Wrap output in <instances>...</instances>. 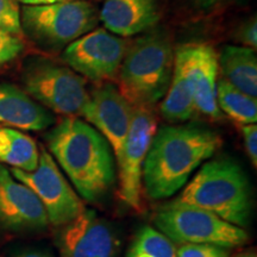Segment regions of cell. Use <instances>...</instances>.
I'll use <instances>...</instances> for the list:
<instances>
[{
    "label": "cell",
    "mask_w": 257,
    "mask_h": 257,
    "mask_svg": "<svg viewBox=\"0 0 257 257\" xmlns=\"http://www.w3.org/2000/svg\"><path fill=\"white\" fill-rule=\"evenodd\" d=\"M219 0H194V3L198 6H200L201 9H208L211 6L216 5Z\"/></svg>",
    "instance_id": "cell-29"
},
{
    "label": "cell",
    "mask_w": 257,
    "mask_h": 257,
    "mask_svg": "<svg viewBox=\"0 0 257 257\" xmlns=\"http://www.w3.org/2000/svg\"><path fill=\"white\" fill-rule=\"evenodd\" d=\"M126 42L106 29H94L66 47L64 62L82 78L107 81L119 72Z\"/></svg>",
    "instance_id": "cell-10"
},
{
    "label": "cell",
    "mask_w": 257,
    "mask_h": 257,
    "mask_svg": "<svg viewBox=\"0 0 257 257\" xmlns=\"http://www.w3.org/2000/svg\"><path fill=\"white\" fill-rule=\"evenodd\" d=\"M174 54L165 32L153 31L125 51L119 68V91L134 106H152L166 95Z\"/></svg>",
    "instance_id": "cell-4"
},
{
    "label": "cell",
    "mask_w": 257,
    "mask_h": 257,
    "mask_svg": "<svg viewBox=\"0 0 257 257\" xmlns=\"http://www.w3.org/2000/svg\"><path fill=\"white\" fill-rule=\"evenodd\" d=\"M38 157L40 150L30 136L17 128L0 126V162L32 172L38 165Z\"/></svg>",
    "instance_id": "cell-18"
},
{
    "label": "cell",
    "mask_w": 257,
    "mask_h": 257,
    "mask_svg": "<svg viewBox=\"0 0 257 257\" xmlns=\"http://www.w3.org/2000/svg\"><path fill=\"white\" fill-rule=\"evenodd\" d=\"M55 121L48 108L25 91L11 83L0 82V126L25 131L46 130Z\"/></svg>",
    "instance_id": "cell-16"
},
{
    "label": "cell",
    "mask_w": 257,
    "mask_h": 257,
    "mask_svg": "<svg viewBox=\"0 0 257 257\" xmlns=\"http://www.w3.org/2000/svg\"><path fill=\"white\" fill-rule=\"evenodd\" d=\"M16 2L23 3L24 5H44L51 4V3L63 2V0H16Z\"/></svg>",
    "instance_id": "cell-28"
},
{
    "label": "cell",
    "mask_w": 257,
    "mask_h": 257,
    "mask_svg": "<svg viewBox=\"0 0 257 257\" xmlns=\"http://www.w3.org/2000/svg\"><path fill=\"white\" fill-rule=\"evenodd\" d=\"M0 30L16 36L22 32L21 9L16 0H0Z\"/></svg>",
    "instance_id": "cell-22"
},
{
    "label": "cell",
    "mask_w": 257,
    "mask_h": 257,
    "mask_svg": "<svg viewBox=\"0 0 257 257\" xmlns=\"http://www.w3.org/2000/svg\"><path fill=\"white\" fill-rule=\"evenodd\" d=\"M135 106L112 83H105L88 96L81 115L107 141L119 159L133 121Z\"/></svg>",
    "instance_id": "cell-12"
},
{
    "label": "cell",
    "mask_w": 257,
    "mask_h": 257,
    "mask_svg": "<svg viewBox=\"0 0 257 257\" xmlns=\"http://www.w3.org/2000/svg\"><path fill=\"white\" fill-rule=\"evenodd\" d=\"M174 66L191 85L197 112L212 120L223 117L217 104V76L219 72L216 50L206 43L185 44L176 50Z\"/></svg>",
    "instance_id": "cell-11"
},
{
    "label": "cell",
    "mask_w": 257,
    "mask_h": 257,
    "mask_svg": "<svg viewBox=\"0 0 257 257\" xmlns=\"http://www.w3.org/2000/svg\"><path fill=\"white\" fill-rule=\"evenodd\" d=\"M24 49V43L16 35L0 30V66L15 60Z\"/></svg>",
    "instance_id": "cell-24"
},
{
    "label": "cell",
    "mask_w": 257,
    "mask_h": 257,
    "mask_svg": "<svg viewBox=\"0 0 257 257\" xmlns=\"http://www.w3.org/2000/svg\"><path fill=\"white\" fill-rule=\"evenodd\" d=\"M234 257H257V256H256V252L253 251V250H248V251L240 252V253H238V255H236Z\"/></svg>",
    "instance_id": "cell-30"
},
{
    "label": "cell",
    "mask_w": 257,
    "mask_h": 257,
    "mask_svg": "<svg viewBox=\"0 0 257 257\" xmlns=\"http://www.w3.org/2000/svg\"><path fill=\"white\" fill-rule=\"evenodd\" d=\"M153 221L173 243L212 244L230 249L243 245L249 239L243 227L197 207L167 204L156 212Z\"/></svg>",
    "instance_id": "cell-7"
},
{
    "label": "cell",
    "mask_w": 257,
    "mask_h": 257,
    "mask_svg": "<svg viewBox=\"0 0 257 257\" xmlns=\"http://www.w3.org/2000/svg\"><path fill=\"white\" fill-rule=\"evenodd\" d=\"M156 131L157 120L150 106H135L130 130L117 161L119 167V197L126 206L137 212L143 208V166Z\"/></svg>",
    "instance_id": "cell-9"
},
{
    "label": "cell",
    "mask_w": 257,
    "mask_h": 257,
    "mask_svg": "<svg viewBox=\"0 0 257 257\" xmlns=\"http://www.w3.org/2000/svg\"><path fill=\"white\" fill-rule=\"evenodd\" d=\"M169 205L201 208L225 221L245 227L251 218V187L238 163L219 157L202 165L181 194Z\"/></svg>",
    "instance_id": "cell-3"
},
{
    "label": "cell",
    "mask_w": 257,
    "mask_h": 257,
    "mask_svg": "<svg viewBox=\"0 0 257 257\" xmlns=\"http://www.w3.org/2000/svg\"><path fill=\"white\" fill-rule=\"evenodd\" d=\"M25 92L38 104L55 113L78 117L88 100L86 81L69 67L35 57L22 74Z\"/></svg>",
    "instance_id": "cell-6"
},
{
    "label": "cell",
    "mask_w": 257,
    "mask_h": 257,
    "mask_svg": "<svg viewBox=\"0 0 257 257\" xmlns=\"http://www.w3.org/2000/svg\"><path fill=\"white\" fill-rule=\"evenodd\" d=\"M178 257H230L229 249L212 244H180Z\"/></svg>",
    "instance_id": "cell-23"
},
{
    "label": "cell",
    "mask_w": 257,
    "mask_h": 257,
    "mask_svg": "<svg viewBox=\"0 0 257 257\" xmlns=\"http://www.w3.org/2000/svg\"><path fill=\"white\" fill-rule=\"evenodd\" d=\"M99 21L95 6L87 0H63L44 5H25L21 11L22 31L44 49L67 47Z\"/></svg>",
    "instance_id": "cell-5"
},
{
    "label": "cell",
    "mask_w": 257,
    "mask_h": 257,
    "mask_svg": "<svg viewBox=\"0 0 257 257\" xmlns=\"http://www.w3.org/2000/svg\"><path fill=\"white\" fill-rule=\"evenodd\" d=\"M223 79L237 89L257 98V57L248 47L226 46L218 57Z\"/></svg>",
    "instance_id": "cell-17"
},
{
    "label": "cell",
    "mask_w": 257,
    "mask_h": 257,
    "mask_svg": "<svg viewBox=\"0 0 257 257\" xmlns=\"http://www.w3.org/2000/svg\"><path fill=\"white\" fill-rule=\"evenodd\" d=\"M56 244L61 257H115L119 242L108 221L85 208L63 225Z\"/></svg>",
    "instance_id": "cell-13"
},
{
    "label": "cell",
    "mask_w": 257,
    "mask_h": 257,
    "mask_svg": "<svg viewBox=\"0 0 257 257\" xmlns=\"http://www.w3.org/2000/svg\"><path fill=\"white\" fill-rule=\"evenodd\" d=\"M217 104L220 111L238 124H255L257 101L224 79L217 82Z\"/></svg>",
    "instance_id": "cell-20"
},
{
    "label": "cell",
    "mask_w": 257,
    "mask_h": 257,
    "mask_svg": "<svg viewBox=\"0 0 257 257\" xmlns=\"http://www.w3.org/2000/svg\"><path fill=\"white\" fill-rule=\"evenodd\" d=\"M99 18L111 34L131 37L159 22V4L157 0H105Z\"/></svg>",
    "instance_id": "cell-15"
},
{
    "label": "cell",
    "mask_w": 257,
    "mask_h": 257,
    "mask_svg": "<svg viewBox=\"0 0 257 257\" xmlns=\"http://www.w3.org/2000/svg\"><path fill=\"white\" fill-rule=\"evenodd\" d=\"M160 111L162 117L172 123L187 121L197 112L191 85L181 70L175 66L173 67L172 80L160 106Z\"/></svg>",
    "instance_id": "cell-19"
},
{
    "label": "cell",
    "mask_w": 257,
    "mask_h": 257,
    "mask_svg": "<svg viewBox=\"0 0 257 257\" xmlns=\"http://www.w3.org/2000/svg\"><path fill=\"white\" fill-rule=\"evenodd\" d=\"M236 40L243 44V47L251 48L255 50L257 47V21L253 16L243 24H240L236 31Z\"/></svg>",
    "instance_id": "cell-25"
},
{
    "label": "cell",
    "mask_w": 257,
    "mask_h": 257,
    "mask_svg": "<svg viewBox=\"0 0 257 257\" xmlns=\"http://www.w3.org/2000/svg\"><path fill=\"white\" fill-rule=\"evenodd\" d=\"M48 225L47 212L35 193L0 165V227L14 232H36Z\"/></svg>",
    "instance_id": "cell-14"
},
{
    "label": "cell",
    "mask_w": 257,
    "mask_h": 257,
    "mask_svg": "<svg viewBox=\"0 0 257 257\" xmlns=\"http://www.w3.org/2000/svg\"><path fill=\"white\" fill-rule=\"evenodd\" d=\"M15 257H53V255L47 250L42 249H25L18 252Z\"/></svg>",
    "instance_id": "cell-27"
},
{
    "label": "cell",
    "mask_w": 257,
    "mask_h": 257,
    "mask_svg": "<svg viewBox=\"0 0 257 257\" xmlns=\"http://www.w3.org/2000/svg\"><path fill=\"white\" fill-rule=\"evenodd\" d=\"M239 130L243 135L244 146L253 167L257 166V125L239 124Z\"/></svg>",
    "instance_id": "cell-26"
},
{
    "label": "cell",
    "mask_w": 257,
    "mask_h": 257,
    "mask_svg": "<svg viewBox=\"0 0 257 257\" xmlns=\"http://www.w3.org/2000/svg\"><path fill=\"white\" fill-rule=\"evenodd\" d=\"M221 146V138L200 125H168L156 131L143 166L147 197L160 200L174 195L202 162Z\"/></svg>",
    "instance_id": "cell-1"
},
{
    "label": "cell",
    "mask_w": 257,
    "mask_h": 257,
    "mask_svg": "<svg viewBox=\"0 0 257 257\" xmlns=\"http://www.w3.org/2000/svg\"><path fill=\"white\" fill-rule=\"evenodd\" d=\"M126 257H178L174 243L152 226H143L135 237Z\"/></svg>",
    "instance_id": "cell-21"
},
{
    "label": "cell",
    "mask_w": 257,
    "mask_h": 257,
    "mask_svg": "<svg viewBox=\"0 0 257 257\" xmlns=\"http://www.w3.org/2000/svg\"><path fill=\"white\" fill-rule=\"evenodd\" d=\"M11 174L28 186L47 212L49 224L63 226L85 210L81 199L66 178L47 149L41 148L38 165L32 172L11 168Z\"/></svg>",
    "instance_id": "cell-8"
},
{
    "label": "cell",
    "mask_w": 257,
    "mask_h": 257,
    "mask_svg": "<svg viewBox=\"0 0 257 257\" xmlns=\"http://www.w3.org/2000/svg\"><path fill=\"white\" fill-rule=\"evenodd\" d=\"M50 155L81 197L100 201L114 185V155L105 137L87 121L66 117L47 135Z\"/></svg>",
    "instance_id": "cell-2"
}]
</instances>
